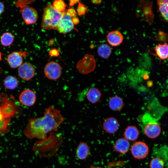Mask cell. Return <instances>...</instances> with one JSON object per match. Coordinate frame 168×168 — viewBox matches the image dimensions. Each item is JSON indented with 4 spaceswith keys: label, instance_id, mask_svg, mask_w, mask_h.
<instances>
[{
    "label": "cell",
    "instance_id": "6da1fadb",
    "mask_svg": "<svg viewBox=\"0 0 168 168\" xmlns=\"http://www.w3.org/2000/svg\"><path fill=\"white\" fill-rule=\"evenodd\" d=\"M58 127L49 117L44 115L43 117L30 118L23 133L28 138L44 140L49 132L57 131Z\"/></svg>",
    "mask_w": 168,
    "mask_h": 168
},
{
    "label": "cell",
    "instance_id": "7a4b0ae2",
    "mask_svg": "<svg viewBox=\"0 0 168 168\" xmlns=\"http://www.w3.org/2000/svg\"><path fill=\"white\" fill-rule=\"evenodd\" d=\"M63 13L56 10L51 4L44 8L42 28L44 30H56L62 16Z\"/></svg>",
    "mask_w": 168,
    "mask_h": 168
},
{
    "label": "cell",
    "instance_id": "3957f363",
    "mask_svg": "<svg viewBox=\"0 0 168 168\" xmlns=\"http://www.w3.org/2000/svg\"><path fill=\"white\" fill-rule=\"evenodd\" d=\"M142 121L143 132L147 137L154 139L159 136L161 129L157 119L147 113L142 117Z\"/></svg>",
    "mask_w": 168,
    "mask_h": 168
},
{
    "label": "cell",
    "instance_id": "277c9868",
    "mask_svg": "<svg viewBox=\"0 0 168 168\" xmlns=\"http://www.w3.org/2000/svg\"><path fill=\"white\" fill-rule=\"evenodd\" d=\"M152 2L149 1H141L136 9V15L138 17L152 23L153 15L152 11Z\"/></svg>",
    "mask_w": 168,
    "mask_h": 168
},
{
    "label": "cell",
    "instance_id": "5b68a950",
    "mask_svg": "<svg viewBox=\"0 0 168 168\" xmlns=\"http://www.w3.org/2000/svg\"><path fill=\"white\" fill-rule=\"evenodd\" d=\"M96 61L93 56L87 54L77 62L76 68L80 73L87 74L92 72L96 67Z\"/></svg>",
    "mask_w": 168,
    "mask_h": 168
},
{
    "label": "cell",
    "instance_id": "8992f818",
    "mask_svg": "<svg viewBox=\"0 0 168 168\" xmlns=\"http://www.w3.org/2000/svg\"><path fill=\"white\" fill-rule=\"evenodd\" d=\"M44 72L45 76L49 79L56 80L61 76V67L58 63L56 62H50L45 66Z\"/></svg>",
    "mask_w": 168,
    "mask_h": 168
},
{
    "label": "cell",
    "instance_id": "52a82bcc",
    "mask_svg": "<svg viewBox=\"0 0 168 168\" xmlns=\"http://www.w3.org/2000/svg\"><path fill=\"white\" fill-rule=\"evenodd\" d=\"M133 156L138 159H143L146 157L149 153V148L144 142L138 141L134 143L130 149Z\"/></svg>",
    "mask_w": 168,
    "mask_h": 168
},
{
    "label": "cell",
    "instance_id": "ba28073f",
    "mask_svg": "<svg viewBox=\"0 0 168 168\" xmlns=\"http://www.w3.org/2000/svg\"><path fill=\"white\" fill-rule=\"evenodd\" d=\"M63 15L56 30L61 33L66 34L73 29L74 24L72 18L67 11L62 12Z\"/></svg>",
    "mask_w": 168,
    "mask_h": 168
},
{
    "label": "cell",
    "instance_id": "9c48e42d",
    "mask_svg": "<svg viewBox=\"0 0 168 168\" xmlns=\"http://www.w3.org/2000/svg\"><path fill=\"white\" fill-rule=\"evenodd\" d=\"M20 12L24 21L26 24H34L36 22L38 14L37 11L34 8L28 6L20 9Z\"/></svg>",
    "mask_w": 168,
    "mask_h": 168
},
{
    "label": "cell",
    "instance_id": "30bf717a",
    "mask_svg": "<svg viewBox=\"0 0 168 168\" xmlns=\"http://www.w3.org/2000/svg\"><path fill=\"white\" fill-rule=\"evenodd\" d=\"M18 73L20 77L28 81L31 79L35 76V69L31 63L25 62L19 67Z\"/></svg>",
    "mask_w": 168,
    "mask_h": 168
},
{
    "label": "cell",
    "instance_id": "8fae6325",
    "mask_svg": "<svg viewBox=\"0 0 168 168\" xmlns=\"http://www.w3.org/2000/svg\"><path fill=\"white\" fill-rule=\"evenodd\" d=\"M28 54V52L25 51L12 52L8 55L7 62L12 68H17L22 64L23 57H26Z\"/></svg>",
    "mask_w": 168,
    "mask_h": 168
},
{
    "label": "cell",
    "instance_id": "7c38bea8",
    "mask_svg": "<svg viewBox=\"0 0 168 168\" xmlns=\"http://www.w3.org/2000/svg\"><path fill=\"white\" fill-rule=\"evenodd\" d=\"M36 99L35 92L30 89L23 91L19 96V100L23 105L26 106H31L35 104Z\"/></svg>",
    "mask_w": 168,
    "mask_h": 168
},
{
    "label": "cell",
    "instance_id": "4fadbf2b",
    "mask_svg": "<svg viewBox=\"0 0 168 168\" xmlns=\"http://www.w3.org/2000/svg\"><path fill=\"white\" fill-rule=\"evenodd\" d=\"M119 124L118 120L113 117H108L105 119L103 123L102 127L107 133L112 134L118 130Z\"/></svg>",
    "mask_w": 168,
    "mask_h": 168
},
{
    "label": "cell",
    "instance_id": "5bb4252c",
    "mask_svg": "<svg viewBox=\"0 0 168 168\" xmlns=\"http://www.w3.org/2000/svg\"><path fill=\"white\" fill-rule=\"evenodd\" d=\"M107 41L112 46H117L122 42L123 37L121 33L117 30L109 32L107 35Z\"/></svg>",
    "mask_w": 168,
    "mask_h": 168
},
{
    "label": "cell",
    "instance_id": "9a60e30c",
    "mask_svg": "<svg viewBox=\"0 0 168 168\" xmlns=\"http://www.w3.org/2000/svg\"><path fill=\"white\" fill-rule=\"evenodd\" d=\"M130 143L128 140L124 138H120L116 141L113 148L115 152L124 154L128 151Z\"/></svg>",
    "mask_w": 168,
    "mask_h": 168
},
{
    "label": "cell",
    "instance_id": "2e32d148",
    "mask_svg": "<svg viewBox=\"0 0 168 168\" xmlns=\"http://www.w3.org/2000/svg\"><path fill=\"white\" fill-rule=\"evenodd\" d=\"M140 133L136 126L133 125L128 126L124 133V138L127 140L134 141L138 137Z\"/></svg>",
    "mask_w": 168,
    "mask_h": 168
},
{
    "label": "cell",
    "instance_id": "e0dca14e",
    "mask_svg": "<svg viewBox=\"0 0 168 168\" xmlns=\"http://www.w3.org/2000/svg\"><path fill=\"white\" fill-rule=\"evenodd\" d=\"M90 149L86 143L82 142L79 144L76 151L77 157L80 160H84L89 155Z\"/></svg>",
    "mask_w": 168,
    "mask_h": 168
},
{
    "label": "cell",
    "instance_id": "ac0fdd59",
    "mask_svg": "<svg viewBox=\"0 0 168 168\" xmlns=\"http://www.w3.org/2000/svg\"><path fill=\"white\" fill-rule=\"evenodd\" d=\"M155 51L157 57L161 60L168 58V44H159L155 47Z\"/></svg>",
    "mask_w": 168,
    "mask_h": 168
},
{
    "label": "cell",
    "instance_id": "d6986e66",
    "mask_svg": "<svg viewBox=\"0 0 168 168\" xmlns=\"http://www.w3.org/2000/svg\"><path fill=\"white\" fill-rule=\"evenodd\" d=\"M124 105L122 99L118 96L112 97L109 101V105L110 108L114 111L121 110L123 108Z\"/></svg>",
    "mask_w": 168,
    "mask_h": 168
},
{
    "label": "cell",
    "instance_id": "ffe728a7",
    "mask_svg": "<svg viewBox=\"0 0 168 168\" xmlns=\"http://www.w3.org/2000/svg\"><path fill=\"white\" fill-rule=\"evenodd\" d=\"M101 95L100 91L96 87L90 88L87 91L86 96L87 100L91 103L94 104L98 102Z\"/></svg>",
    "mask_w": 168,
    "mask_h": 168
},
{
    "label": "cell",
    "instance_id": "44dd1931",
    "mask_svg": "<svg viewBox=\"0 0 168 168\" xmlns=\"http://www.w3.org/2000/svg\"><path fill=\"white\" fill-rule=\"evenodd\" d=\"M19 82L17 79L12 75L7 76L3 82V85L5 88L9 90H14L18 86Z\"/></svg>",
    "mask_w": 168,
    "mask_h": 168
},
{
    "label": "cell",
    "instance_id": "7402d4cb",
    "mask_svg": "<svg viewBox=\"0 0 168 168\" xmlns=\"http://www.w3.org/2000/svg\"><path fill=\"white\" fill-rule=\"evenodd\" d=\"M157 4L162 16L168 22V0H158Z\"/></svg>",
    "mask_w": 168,
    "mask_h": 168
},
{
    "label": "cell",
    "instance_id": "603a6c76",
    "mask_svg": "<svg viewBox=\"0 0 168 168\" xmlns=\"http://www.w3.org/2000/svg\"><path fill=\"white\" fill-rule=\"evenodd\" d=\"M97 52L98 55L104 58H108L111 54L112 50L110 47L106 44H102L99 47Z\"/></svg>",
    "mask_w": 168,
    "mask_h": 168
},
{
    "label": "cell",
    "instance_id": "cb8c5ba5",
    "mask_svg": "<svg viewBox=\"0 0 168 168\" xmlns=\"http://www.w3.org/2000/svg\"><path fill=\"white\" fill-rule=\"evenodd\" d=\"M14 40L13 35L9 32H5L2 35L0 42L2 45L4 46H8L12 44Z\"/></svg>",
    "mask_w": 168,
    "mask_h": 168
},
{
    "label": "cell",
    "instance_id": "d4e9b609",
    "mask_svg": "<svg viewBox=\"0 0 168 168\" xmlns=\"http://www.w3.org/2000/svg\"><path fill=\"white\" fill-rule=\"evenodd\" d=\"M165 163L163 160L159 157H154L151 160L150 168H164Z\"/></svg>",
    "mask_w": 168,
    "mask_h": 168
},
{
    "label": "cell",
    "instance_id": "484cf974",
    "mask_svg": "<svg viewBox=\"0 0 168 168\" xmlns=\"http://www.w3.org/2000/svg\"><path fill=\"white\" fill-rule=\"evenodd\" d=\"M66 5L64 2L62 0L55 1L53 3V6L54 8L57 11L62 13L65 10Z\"/></svg>",
    "mask_w": 168,
    "mask_h": 168
},
{
    "label": "cell",
    "instance_id": "4316f807",
    "mask_svg": "<svg viewBox=\"0 0 168 168\" xmlns=\"http://www.w3.org/2000/svg\"><path fill=\"white\" fill-rule=\"evenodd\" d=\"M33 0H18L15 1V6L20 9H22L26 7L29 6V5L31 4Z\"/></svg>",
    "mask_w": 168,
    "mask_h": 168
},
{
    "label": "cell",
    "instance_id": "83f0119b",
    "mask_svg": "<svg viewBox=\"0 0 168 168\" xmlns=\"http://www.w3.org/2000/svg\"><path fill=\"white\" fill-rule=\"evenodd\" d=\"M77 11L78 14L80 16H82L85 15L88 11V10L85 5L79 2Z\"/></svg>",
    "mask_w": 168,
    "mask_h": 168
},
{
    "label": "cell",
    "instance_id": "f1b7e54d",
    "mask_svg": "<svg viewBox=\"0 0 168 168\" xmlns=\"http://www.w3.org/2000/svg\"><path fill=\"white\" fill-rule=\"evenodd\" d=\"M49 54L52 57H57L59 55V52L58 50L53 49L49 51Z\"/></svg>",
    "mask_w": 168,
    "mask_h": 168
},
{
    "label": "cell",
    "instance_id": "f546056e",
    "mask_svg": "<svg viewBox=\"0 0 168 168\" xmlns=\"http://www.w3.org/2000/svg\"><path fill=\"white\" fill-rule=\"evenodd\" d=\"M67 12L69 15L72 17L75 16L77 14L75 10L72 8L68 9Z\"/></svg>",
    "mask_w": 168,
    "mask_h": 168
},
{
    "label": "cell",
    "instance_id": "4dcf8cb0",
    "mask_svg": "<svg viewBox=\"0 0 168 168\" xmlns=\"http://www.w3.org/2000/svg\"><path fill=\"white\" fill-rule=\"evenodd\" d=\"M72 20L74 25H77L79 22V19L77 17H73Z\"/></svg>",
    "mask_w": 168,
    "mask_h": 168
},
{
    "label": "cell",
    "instance_id": "1f68e13d",
    "mask_svg": "<svg viewBox=\"0 0 168 168\" xmlns=\"http://www.w3.org/2000/svg\"><path fill=\"white\" fill-rule=\"evenodd\" d=\"M4 11V6L3 3L0 1V15H1Z\"/></svg>",
    "mask_w": 168,
    "mask_h": 168
},
{
    "label": "cell",
    "instance_id": "d6a6232c",
    "mask_svg": "<svg viewBox=\"0 0 168 168\" xmlns=\"http://www.w3.org/2000/svg\"><path fill=\"white\" fill-rule=\"evenodd\" d=\"M79 1L78 0H70L69 5L70 6H73Z\"/></svg>",
    "mask_w": 168,
    "mask_h": 168
},
{
    "label": "cell",
    "instance_id": "836d02e7",
    "mask_svg": "<svg viewBox=\"0 0 168 168\" xmlns=\"http://www.w3.org/2000/svg\"><path fill=\"white\" fill-rule=\"evenodd\" d=\"M101 0H93L92 1V2L95 4H99L101 2Z\"/></svg>",
    "mask_w": 168,
    "mask_h": 168
},
{
    "label": "cell",
    "instance_id": "e575fe53",
    "mask_svg": "<svg viewBox=\"0 0 168 168\" xmlns=\"http://www.w3.org/2000/svg\"><path fill=\"white\" fill-rule=\"evenodd\" d=\"M49 42V45H52L54 44V40H50Z\"/></svg>",
    "mask_w": 168,
    "mask_h": 168
},
{
    "label": "cell",
    "instance_id": "d590c367",
    "mask_svg": "<svg viewBox=\"0 0 168 168\" xmlns=\"http://www.w3.org/2000/svg\"><path fill=\"white\" fill-rule=\"evenodd\" d=\"M90 168H103L101 167H96L93 166H91L90 167Z\"/></svg>",
    "mask_w": 168,
    "mask_h": 168
},
{
    "label": "cell",
    "instance_id": "8d00e7d4",
    "mask_svg": "<svg viewBox=\"0 0 168 168\" xmlns=\"http://www.w3.org/2000/svg\"><path fill=\"white\" fill-rule=\"evenodd\" d=\"M2 58H1V52H0V61L1 60Z\"/></svg>",
    "mask_w": 168,
    "mask_h": 168
},
{
    "label": "cell",
    "instance_id": "74e56055",
    "mask_svg": "<svg viewBox=\"0 0 168 168\" xmlns=\"http://www.w3.org/2000/svg\"></svg>",
    "mask_w": 168,
    "mask_h": 168
}]
</instances>
